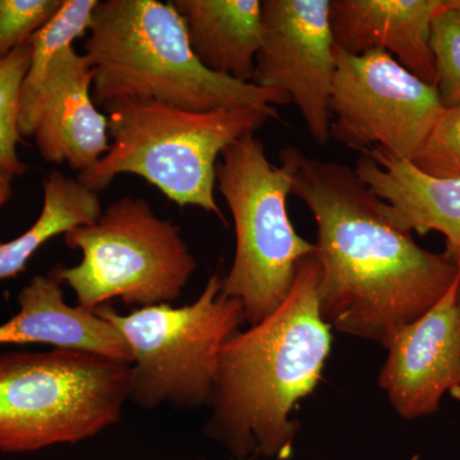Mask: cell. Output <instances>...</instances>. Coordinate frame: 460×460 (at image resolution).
I'll return each mask as SVG.
<instances>
[{"label": "cell", "instance_id": "obj_1", "mask_svg": "<svg viewBox=\"0 0 460 460\" xmlns=\"http://www.w3.org/2000/svg\"><path fill=\"white\" fill-rule=\"evenodd\" d=\"M280 163L316 223L320 313L330 328L385 347L460 277L447 252L419 246L387 219L353 168L293 146L280 151Z\"/></svg>", "mask_w": 460, "mask_h": 460}, {"label": "cell", "instance_id": "obj_2", "mask_svg": "<svg viewBox=\"0 0 460 460\" xmlns=\"http://www.w3.org/2000/svg\"><path fill=\"white\" fill-rule=\"evenodd\" d=\"M316 253L296 265L283 304L223 345L208 405L206 438L237 460H288L299 423L290 420L313 394L332 350V332L320 313Z\"/></svg>", "mask_w": 460, "mask_h": 460}, {"label": "cell", "instance_id": "obj_3", "mask_svg": "<svg viewBox=\"0 0 460 460\" xmlns=\"http://www.w3.org/2000/svg\"><path fill=\"white\" fill-rule=\"evenodd\" d=\"M84 57L93 68V102L102 107L123 99L190 111L290 102L278 91L208 71L190 49L186 26L172 2H99Z\"/></svg>", "mask_w": 460, "mask_h": 460}, {"label": "cell", "instance_id": "obj_4", "mask_svg": "<svg viewBox=\"0 0 460 460\" xmlns=\"http://www.w3.org/2000/svg\"><path fill=\"white\" fill-rule=\"evenodd\" d=\"M104 109L111 142L95 165L78 174L81 184L99 193L118 175H138L175 204L198 206L226 226L214 195L219 157L242 136L279 119L271 105L190 111L123 99Z\"/></svg>", "mask_w": 460, "mask_h": 460}, {"label": "cell", "instance_id": "obj_5", "mask_svg": "<svg viewBox=\"0 0 460 460\" xmlns=\"http://www.w3.org/2000/svg\"><path fill=\"white\" fill-rule=\"evenodd\" d=\"M132 365L77 349L0 356V452L77 444L122 417Z\"/></svg>", "mask_w": 460, "mask_h": 460}, {"label": "cell", "instance_id": "obj_6", "mask_svg": "<svg viewBox=\"0 0 460 460\" xmlns=\"http://www.w3.org/2000/svg\"><path fill=\"white\" fill-rule=\"evenodd\" d=\"M220 159L217 190L235 228L234 259L222 292L239 299L246 323L256 325L283 304L296 265L316 253V246L296 232L287 205L289 172L271 164L256 132L230 144Z\"/></svg>", "mask_w": 460, "mask_h": 460}, {"label": "cell", "instance_id": "obj_7", "mask_svg": "<svg viewBox=\"0 0 460 460\" xmlns=\"http://www.w3.org/2000/svg\"><path fill=\"white\" fill-rule=\"evenodd\" d=\"M65 242L83 259L49 274L89 310L113 299L140 308L171 305L198 269L181 229L157 217L145 199H117L96 222L66 232Z\"/></svg>", "mask_w": 460, "mask_h": 460}, {"label": "cell", "instance_id": "obj_8", "mask_svg": "<svg viewBox=\"0 0 460 460\" xmlns=\"http://www.w3.org/2000/svg\"><path fill=\"white\" fill-rule=\"evenodd\" d=\"M95 313L120 332L131 350V401L142 408L208 404L220 350L246 323L243 305L224 295L217 272L199 298L183 307L151 305L122 314L104 305Z\"/></svg>", "mask_w": 460, "mask_h": 460}, {"label": "cell", "instance_id": "obj_9", "mask_svg": "<svg viewBox=\"0 0 460 460\" xmlns=\"http://www.w3.org/2000/svg\"><path fill=\"white\" fill-rule=\"evenodd\" d=\"M332 137L350 150L383 148L411 162L444 111L438 91L387 54L352 56L335 48Z\"/></svg>", "mask_w": 460, "mask_h": 460}, {"label": "cell", "instance_id": "obj_10", "mask_svg": "<svg viewBox=\"0 0 460 460\" xmlns=\"http://www.w3.org/2000/svg\"><path fill=\"white\" fill-rule=\"evenodd\" d=\"M335 69L330 0L262 2L261 47L252 84L295 102L320 145L332 137L330 96Z\"/></svg>", "mask_w": 460, "mask_h": 460}, {"label": "cell", "instance_id": "obj_11", "mask_svg": "<svg viewBox=\"0 0 460 460\" xmlns=\"http://www.w3.org/2000/svg\"><path fill=\"white\" fill-rule=\"evenodd\" d=\"M385 348L378 385L399 417L431 416L447 393L460 399V277L440 302L399 329Z\"/></svg>", "mask_w": 460, "mask_h": 460}, {"label": "cell", "instance_id": "obj_12", "mask_svg": "<svg viewBox=\"0 0 460 460\" xmlns=\"http://www.w3.org/2000/svg\"><path fill=\"white\" fill-rule=\"evenodd\" d=\"M93 68L74 45L60 51L45 75L32 137L42 159L84 172L109 150L108 117L96 108Z\"/></svg>", "mask_w": 460, "mask_h": 460}, {"label": "cell", "instance_id": "obj_13", "mask_svg": "<svg viewBox=\"0 0 460 460\" xmlns=\"http://www.w3.org/2000/svg\"><path fill=\"white\" fill-rule=\"evenodd\" d=\"M445 0H330L335 48L361 56L383 50L420 80L436 87L429 36Z\"/></svg>", "mask_w": 460, "mask_h": 460}, {"label": "cell", "instance_id": "obj_14", "mask_svg": "<svg viewBox=\"0 0 460 460\" xmlns=\"http://www.w3.org/2000/svg\"><path fill=\"white\" fill-rule=\"evenodd\" d=\"M354 171L384 202L387 219L396 228L441 233L445 252L460 265V180L429 177L383 148L361 154Z\"/></svg>", "mask_w": 460, "mask_h": 460}, {"label": "cell", "instance_id": "obj_15", "mask_svg": "<svg viewBox=\"0 0 460 460\" xmlns=\"http://www.w3.org/2000/svg\"><path fill=\"white\" fill-rule=\"evenodd\" d=\"M17 299L20 311L0 323V345H53L132 365L131 350L120 332L95 310L66 304L62 284L50 274L33 277Z\"/></svg>", "mask_w": 460, "mask_h": 460}, {"label": "cell", "instance_id": "obj_16", "mask_svg": "<svg viewBox=\"0 0 460 460\" xmlns=\"http://www.w3.org/2000/svg\"><path fill=\"white\" fill-rule=\"evenodd\" d=\"M190 49L214 74L252 83L261 47L260 0H174Z\"/></svg>", "mask_w": 460, "mask_h": 460}, {"label": "cell", "instance_id": "obj_17", "mask_svg": "<svg viewBox=\"0 0 460 460\" xmlns=\"http://www.w3.org/2000/svg\"><path fill=\"white\" fill-rule=\"evenodd\" d=\"M40 217L20 237L0 243V280L17 277L47 242L75 226L98 220L102 213L99 193L77 180L54 171L44 180Z\"/></svg>", "mask_w": 460, "mask_h": 460}, {"label": "cell", "instance_id": "obj_18", "mask_svg": "<svg viewBox=\"0 0 460 460\" xmlns=\"http://www.w3.org/2000/svg\"><path fill=\"white\" fill-rule=\"evenodd\" d=\"M98 3L99 0H63L56 16L30 40L31 59L21 86L18 104V131L21 137L32 136L41 84L50 63L60 51L72 47L77 39L89 32Z\"/></svg>", "mask_w": 460, "mask_h": 460}, {"label": "cell", "instance_id": "obj_19", "mask_svg": "<svg viewBox=\"0 0 460 460\" xmlns=\"http://www.w3.org/2000/svg\"><path fill=\"white\" fill-rule=\"evenodd\" d=\"M30 59L31 42L29 41L0 62V208L11 199L14 178L12 174L22 175L27 171L17 154L21 140L18 104Z\"/></svg>", "mask_w": 460, "mask_h": 460}, {"label": "cell", "instance_id": "obj_20", "mask_svg": "<svg viewBox=\"0 0 460 460\" xmlns=\"http://www.w3.org/2000/svg\"><path fill=\"white\" fill-rule=\"evenodd\" d=\"M429 47L441 102L445 108L456 107L460 105V11L447 0L432 21Z\"/></svg>", "mask_w": 460, "mask_h": 460}, {"label": "cell", "instance_id": "obj_21", "mask_svg": "<svg viewBox=\"0 0 460 460\" xmlns=\"http://www.w3.org/2000/svg\"><path fill=\"white\" fill-rule=\"evenodd\" d=\"M411 164L438 180H460V105L445 108Z\"/></svg>", "mask_w": 460, "mask_h": 460}, {"label": "cell", "instance_id": "obj_22", "mask_svg": "<svg viewBox=\"0 0 460 460\" xmlns=\"http://www.w3.org/2000/svg\"><path fill=\"white\" fill-rule=\"evenodd\" d=\"M62 4L63 0H0V62L31 40Z\"/></svg>", "mask_w": 460, "mask_h": 460}, {"label": "cell", "instance_id": "obj_23", "mask_svg": "<svg viewBox=\"0 0 460 460\" xmlns=\"http://www.w3.org/2000/svg\"><path fill=\"white\" fill-rule=\"evenodd\" d=\"M449 5H452L453 8L459 9L460 11V0H447Z\"/></svg>", "mask_w": 460, "mask_h": 460}, {"label": "cell", "instance_id": "obj_24", "mask_svg": "<svg viewBox=\"0 0 460 460\" xmlns=\"http://www.w3.org/2000/svg\"><path fill=\"white\" fill-rule=\"evenodd\" d=\"M199 460H205V459H199Z\"/></svg>", "mask_w": 460, "mask_h": 460}]
</instances>
